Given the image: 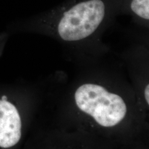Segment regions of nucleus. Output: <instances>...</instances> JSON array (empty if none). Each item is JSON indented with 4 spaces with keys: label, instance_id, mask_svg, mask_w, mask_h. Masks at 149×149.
<instances>
[{
    "label": "nucleus",
    "instance_id": "f257e3e1",
    "mask_svg": "<svg viewBox=\"0 0 149 149\" xmlns=\"http://www.w3.org/2000/svg\"><path fill=\"white\" fill-rule=\"evenodd\" d=\"M55 18L56 31L63 40L75 42L93 34L107 13L104 0H81L59 10Z\"/></svg>",
    "mask_w": 149,
    "mask_h": 149
},
{
    "label": "nucleus",
    "instance_id": "f03ea898",
    "mask_svg": "<svg viewBox=\"0 0 149 149\" xmlns=\"http://www.w3.org/2000/svg\"><path fill=\"white\" fill-rule=\"evenodd\" d=\"M77 107L104 127L117 125L126 116V105L118 95L93 84L81 85L74 93Z\"/></svg>",
    "mask_w": 149,
    "mask_h": 149
},
{
    "label": "nucleus",
    "instance_id": "7ed1b4c3",
    "mask_svg": "<svg viewBox=\"0 0 149 149\" xmlns=\"http://www.w3.org/2000/svg\"><path fill=\"white\" fill-rule=\"evenodd\" d=\"M21 130L17 109L3 96L0 100V147L8 148L17 144L21 139Z\"/></svg>",
    "mask_w": 149,
    "mask_h": 149
},
{
    "label": "nucleus",
    "instance_id": "20e7f679",
    "mask_svg": "<svg viewBox=\"0 0 149 149\" xmlns=\"http://www.w3.org/2000/svg\"><path fill=\"white\" fill-rule=\"evenodd\" d=\"M130 7L135 15L148 21L149 0H131Z\"/></svg>",
    "mask_w": 149,
    "mask_h": 149
},
{
    "label": "nucleus",
    "instance_id": "39448f33",
    "mask_svg": "<svg viewBox=\"0 0 149 149\" xmlns=\"http://www.w3.org/2000/svg\"><path fill=\"white\" fill-rule=\"evenodd\" d=\"M148 91H149V85H147L146 88L144 90V97L146 102H147V104H149V95H148Z\"/></svg>",
    "mask_w": 149,
    "mask_h": 149
}]
</instances>
